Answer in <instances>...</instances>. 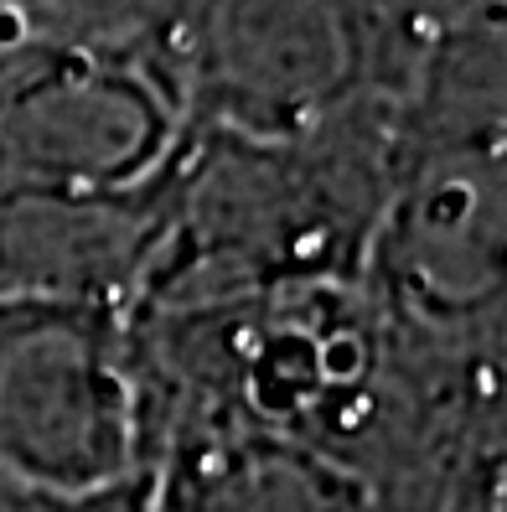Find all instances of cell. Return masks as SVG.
<instances>
[{"mask_svg": "<svg viewBox=\"0 0 507 512\" xmlns=\"http://www.w3.org/2000/svg\"><path fill=\"white\" fill-rule=\"evenodd\" d=\"M156 512H389L321 450L249 419H213L161 440L145 461Z\"/></svg>", "mask_w": 507, "mask_h": 512, "instance_id": "7a4b0ae2", "label": "cell"}, {"mask_svg": "<svg viewBox=\"0 0 507 512\" xmlns=\"http://www.w3.org/2000/svg\"><path fill=\"white\" fill-rule=\"evenodd\" d=\"M11 502H16V487H11L6 476H0V512H11Z\"/></svg>", "mask_w": 507, "mask_h": 512, "instance_id": "277c9868", "label": "cell"}, {"mask_svg": "<svg viewBox=\"0 0 507 512\" xmlns=\"http://www.w3.org/2000/svg\"><path fill=\"white\" fill-rule=\"evenodd\" d=\"M11 512H156L145 476H125L88 492H16Z\"/></svg>", "mask_w": 507, "mask_h": 512, "instance_id": "3957f363", "label": "cell"}, {"mask_svg": "<svg viewBox=\"0 0 507 512\" xmlns=\"http://www.w3.org/2000/svg\"><path fill=\"white\" fill-rule=\"evenodd\" d=\"M130 311L0 295V476L16 492H88L140 476Z\"/></svg>", "mask_w": 507, "mask_h": 512, "instance_id": "6da1fadb", "label": "cell"}]
</instances>
